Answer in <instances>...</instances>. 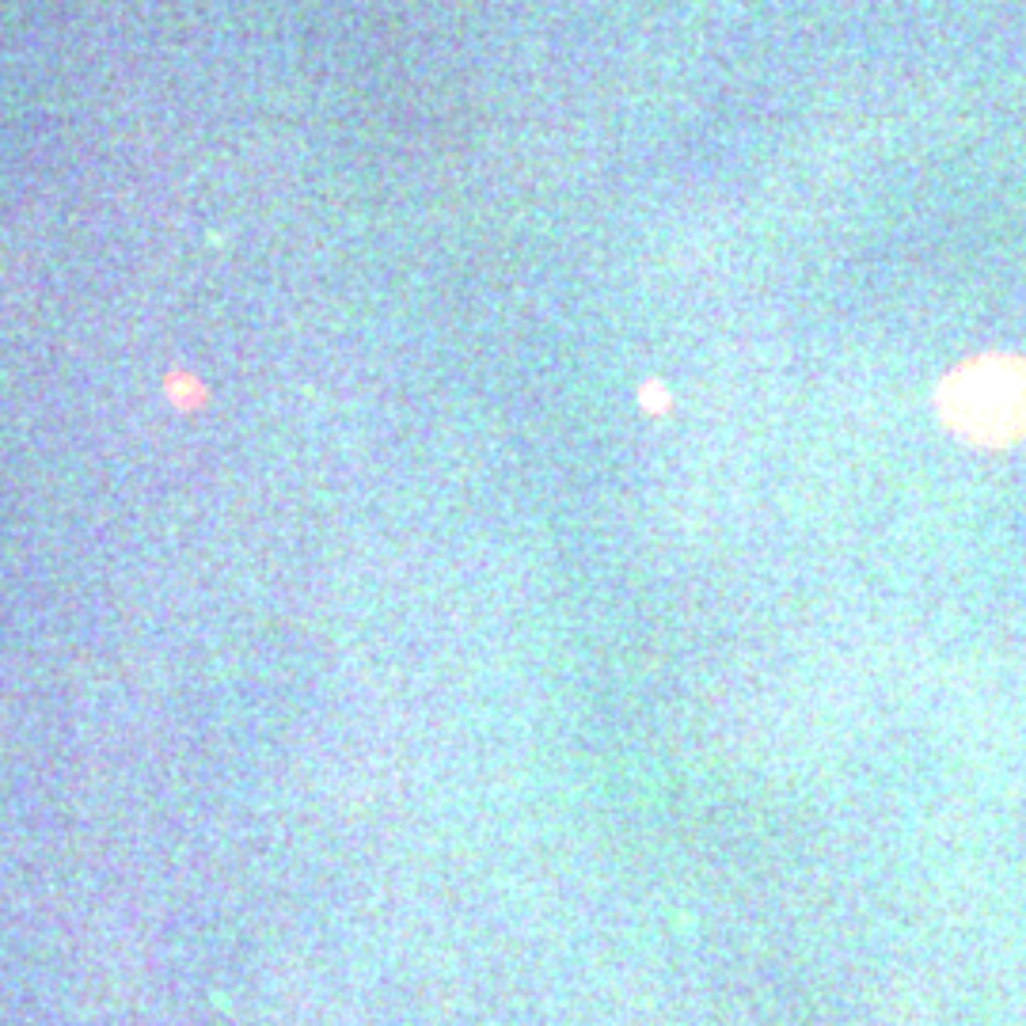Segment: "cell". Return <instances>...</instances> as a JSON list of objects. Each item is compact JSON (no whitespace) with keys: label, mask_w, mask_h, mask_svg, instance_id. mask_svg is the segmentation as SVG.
Here are the masks:
<instances>
[{"label":"cell","mask_w":1026,"mask_h":1026,"mask_svg":"<svg viewBox=\"0 0 1026 1026\" xmlns=\"http://www.w3.org/2000/svg\"><path fill=\"white\" fill-rule=\"evenodd\" d=\"M943 422L973 445H1015L1026 437V358H977L954 369L939 392Z\"/></svg>","instance_id":"6da1fadb"}]
</instances>
